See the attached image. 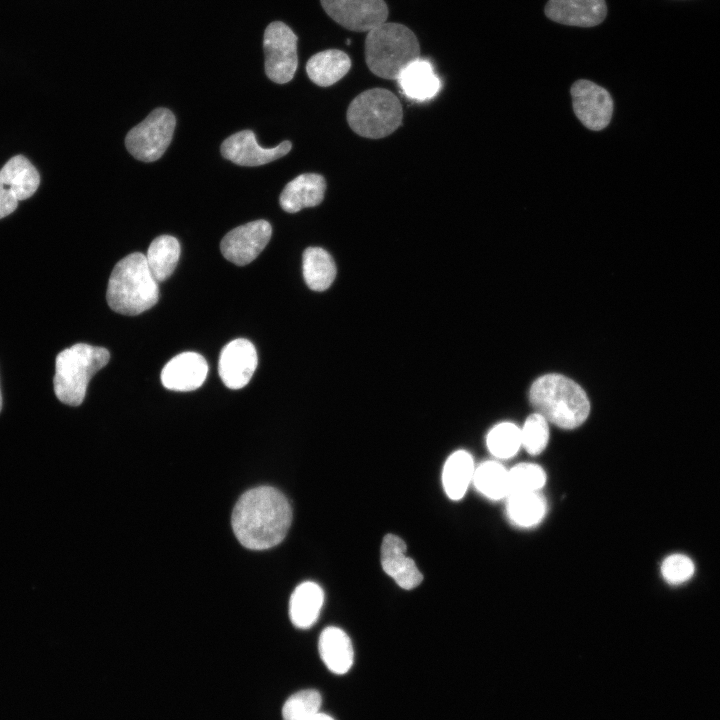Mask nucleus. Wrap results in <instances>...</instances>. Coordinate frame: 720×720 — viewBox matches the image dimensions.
I'll return each mask as SVG.
<instances>
[{"label": "nucleus", "mask_w": 720, "mask_h": 720, "mask_svg": "<svg viewBox=\"0 0 720 720\" xmlns=\"http://www.w3.org/2000/svg\"><path fill=\"white\" fill-rule=\"evenodd\" d=\"M292 521V509L283 493L260 486L246 491L236 502L231 524L240 544L265 550L279 544Z\"/></svg>", "instance_id": "nucleus-1"}, {"label": "nucleus", "mask_w": 720, "mask_h": 720, "mask_svg": "<svg viewBox=\"0 0 720 720\" xmlns=\"http://www.w3.org/2000/svg\"><path fill=\"white\" fill-rule=\"evenodd\" d=\"M106 299L113 311L128 316L138 315L157 303L158 282L152 276L144 254L131 253L114 266Z\"/></svg>", "instance_id": "nucleus-2"}, {"label": "nucleus", "mask_w": 720, "mask_h": 720, "mask_svg": "<svg viewBox=\"0 0 720 720\" xmlns=\"http://www.w3.org/2000/svg\"><path fill=\"white\" fill-rule=\"evenodd\" d=\"M529 398L537 413L563 429L580 426L590 412L584 390L560 374L539 377L530 388Z\"/></svg>", "instance_id": "nucleus-3"}, {"label": "nucleus", "mask_w": 720, "mask_h": 720, "mask_svg": "<svg viewBox=\"0 0 720 720\" xmlns=\"http://www.w3.org/2000/svg\"><path fill=\"white\" fill-rule=\"evenodd\" d=\"M420 57L414 32L401 23H383L367 33L365 61L376 76L396 80L401 71Z\"/></svg>", "instance_id": "nucleus-4"}, {"label": "nucleus", "mask_w": 720, "mask_h": 720, "mask_svg": "<svg viewBox=\"0 0 720 720\" xmlns=\"http://www.w3.org/2000/svg\"><path fill=\"white\" fill-rule=\"evenodd\" d=\"M110 359L107 349L77 343L62 350L56 357L53 379L56 397L64 404L79 406L91 377Z\"/></svg>", "instance_id": "nucleus-5"}, {"label": "nucleus", "mask_w": 720, "mask_h": 720, "mask_svg": "<svg viewBox=\"0 0 720 720\" xmlns=\"http://www.w3.org/2000/svg\"><path fill=\"white\" fill-rule=\"evenodd\" d=\"M402 106L397 96L383 88L360 93L350 103L347 121L358 135L379 139L390 135L402 122Z\"/></svg>", "instance_id": "nucleus-6"}, {"label": "nucleus", "mask_w": 720, "mask_h": 720, "mask_svg": "<svg viewBox=\"0 0 720 720\" xmlns=\"http://www.w3.org/2000/svg\"><path fill=\"white\" fill-rule=\"evenodd\" d=\"M176 119L167 108H156L126 135L128 152L143 162L158 160L171 143Z\"/></svg>", "instance_id": "nucleus-7"}, {"label": "nucleus", "mask_w": 720, "mask_h": 720, "mask_svg": "<svg viewBox=\"0 0 720 720\" xmlns=\"http://www.w3.org/2000/svg\"><path fill=\"white\" fill-rule=\"evenodd\" d=\"M298 37L284 22L273 21L265 29L263 50L265 73L278 84L291 81L298 67Z\"/></svg>", "instance_id": "nucleus-8"}, {"label": "nucleus", "mask_w": 720, "mask_h": 720, "mask_svg": "<svg viewBox=\"0 0 720 720\" xmlns=\"http://www.w3.org/2000/svg\"><path fill=\"white\" fill-rule=\"evenodd\" d=\"M326 14L342 27L369 32L386 22L388 6L384 0H320Z\"/></svg>", "instance_id": "nucleus-9"}, {"label": "nucleus", "mask_w": 720, "mask_h": 720, "mask_svg": "<svg viewBox=\"0 0 720 720\" xmlns=\"http://www.w3.org/2000/svg\"><path fill=\"white\" fill-rule=\"evenodd\" d=\"M271 235L272 227L268 221L255 220L229 231L221 240L220 250L228 261L244 266L263 251Z\"/></svg>", "instance_id": "nucleus-10"}, {"label": "nucleus", "mask_w": 720, "mask_h": 720, "mask_svg": "<svg viewBox=\"0 0 720 720\" xmlns=\"http://www.w3.org/2000/svg\"><path fill=\"white\" fill-rule=\"evenodd\" d=\"M576 116L589 129L601 130L610 122L613 102L609 93L589 80H578L571 87Z\"/></svg>", "instance_id": "nucleus-11"}, {"label": "nucleus", "mask_w": 720, "mask_h": 720, "mask_svg": "<svg viewBox=\"0 0 720 720\" xmlns=\"http://www.w3.org/2000/svg\"><path fill=\"white\" fill-rule=\"evenodd\" d=\"M292 144L283 141L273 148L261 147L252 130H242L226 138L221 144L222 156L240 166H260L277 160L290 152Z\"/></svg>", "instance_id": "nucleus-12"}, {"label": "nucleus", "mask_w": 720, "mask_h": 720, "mask_svg": "<svg viewBox=\"0 0 720 720\" xmlns=\"http://www.w3.org/2000/svg\"><path fill=\"white\" fill-rule=\"evenodd\" d=\"M257 362L254 345L244 338L235 339L221 351L218 364L220 378L230 389L243 388L252 378Z\"/></svg>", "instance_id": "nucleus-13"}, {"label": "nucleus", "mask_w": 720, "mask_h": 720, "mask_svg": "<svg viewBox=\"0 0 720 720\" xmlns=\"http://www.w3.org/2000/svg\"><path fill=\"white\" fill-rule=\"evenodd\" d=\"M208 364L196 352H183L173 357L162 369L163 386L173 391H193L206 380Z\"/></svg>", "instance_id": "nucleus-14"}, {"label": "nucleus", "mask_w": 720, "mask_h": 720, "mask_svg": "<svg viewBox=\"0 0 720 720\" xmlns=\"http://www.w3.org/2000/svg\"><path fill=\"white\" fill-rule=\"evenodd\" d=\"M545 14L560 24L593 27L605 19L607 6L605 0H549Z\"/></svg>", "instance_id": "nucleus-15"}, {"label": "nucleus", "mask_w": 720, "mask_h": 720, "mask_svg": "<svg viewBox=\"0 0 720 720\" xmlns=\"http://www.w3.org/2000/svg\"><path fill=\"white\" fill-rule=\"evenodd\" d=\"M406 549L401 538L387 534L381 545V565L401 588L410 590L422 582L423 575L413 559L406 556Z\"/></svg>", "instance_id": "nucleus-16"}, {"label": "nucleus", "mask_w": 720, "mask_h": 720, "mask_svg": "<svg viewBox=\"0 0 720 720\" xmlns=\"http://www.w3.org/2000/svg\"><path fill=\"white\" fill-rule=\"evenodd\" d=\"M402 94L415 102H427L441 90V80L427 59L419 57L407 65L396 79Z\"/></svg>", "instance_id": "nucleus-17"}, {"label": "nucleus", "mask_w": 720, "mask_h": 720, "mask_svg": "<svg viewBox=\"0 0 720 720\" xmlns=\"http://www.w3.org/2000/svg\"><path fill=\"white\" fill-rule=\"evenodd\" d=\"M325 190L326 181L322 175L301 174L286 184L279 203L284 211L296 213L303 208L319 205L324 199Z\"/></svg>", "instance_id": "nucleus-18"}, {"label": "nucleus", "mask_w": 720, "mask_h": 720, "mask_svg": "<svg viewBox=\"0 0 720 720\" xmlns=\"http://www.w3.org/2000/svg\"><path fill=\"white\" fill-rule=\"evenodd\" d=\"M350 68V57L339 49L320 51L312 55L306 63L309 79L321 87L335 84L348 73Z\"/></svg>", "instance_id": "nucleus-19"}, {"label": "nucleus", "mask_w": 720, "mask_h": 720, "mask_svg": "<svg viewBox=\"0 0 720 720\" xmlns=\"http://www.w3.org/2000/svg\"><path fill=\"white\" fill-rule=\"evenodd\" d=\"M319 653L327 668L336 674L348 672L354 652L349 636L338 627L325 628L319 637Z\"/></svg>", "instance_id": "nucleus-20"}, {"label": "nucleus", "mask_w": 720, "mask_h": 720, "mask_svg": "<svg viewBox=\"0 0 720 720\" xmlns=\"http://www.w3.org/2000/svg\"><path fill=\"white\" fill-rule=\"evenodd\" d=\"M324 601L322 588L314 582H303L293 591L289 615L297 628L307 629L318 619Z\"/></svg>", "instance_id": "nucleus-21"}, {"label": "nucleus", "mask_w": 720, "mask_h": 720, "mask_svg": "<svg viewBox=\"0 0 720 720\" xmlns=\"http://www.w3.org/2000/svg\"><path fill=\"white\" fill-rule=\"evenodd\" d=\"M0 177L18 201L31 197L40 183L38 171L22 155L10 158L0 170Z\"/></svg>", "instance_id": "nucleus-22"}, {"label": "nucleus", "mask_w": 720, "mask_h": 720, "mask_svg": "<svg viewBox=\"0 0 720 720\" xmlns=\"http://www.w3.org/2000/svg\"><path fill=\"white\" fill-rule=\"evenodd\" d=\"M475 467L472 456L464 450L451 454L443 467L442 483L447 496L461 499L472 483Z\"/></svg>", "instance_id": "nucleus-23"}, {"label": "nucleus", "mask_w": 720, "mask_h": 720, "mask_svg": "<svg viewBox=\"0 0 720 720\" xmlns=\"http://www.w3.org/2000/svg\"><path fill=\"white\" fill-rule=\"evenodd\" d=\"M506 510L514 525L530 528L542 521L547 503L540 492H514L507 497Z\"/></svg>", "instance_id": "nucleus-24"}, {"label": "nucleus", "mask_w": 720, "mask_h": 720, "mask_svg": "<svg viewBox=\"0 0 720 720\" xmlns=\"http://www.w3.org/2000/svg\"><path fill=\"white\" fill-rule=\"evenodd\" d=\"M180 251L179 241L171 235H160L151 242L145 257L149 270L158 283L169 278L174 272Z\"/></svg>", "instance_id": "nucleus-25"}, {"label": "nucleus", "mask_w": 720, "mask_h": 720, "mask_svg": "<svg viewBox=\"0 0 720 720\" xmlns=\"http://www.w3.org/2000/svg\"><path fill=\"white\" fill-rule=\"evenodd\" d=\"M302 268L306 284L314 291L328 289L336 276L333 258L320 247H309L304 251Z\"/></svg>", "instance_id": "nucleus-26"}, {"label": "nucleus", "mask_w": 720, "mask_h": 720, "mask_svg": "<svg viewBox=\"0 0 720 720\" xmlns=\"http://www.w3.org/2000/svg\"><path fill=\"white\" fill-rule=\"evenodd\" d=\"M472 483L491 500L507 498L510 494L509 470L496 461H486L476 467Z\"/></svg>", "instance_id": "nucleus-27"}, {"label": "nucleus", "mask_w": 720, "mask_h": 720, "mask_svg": "<svg viewBox=\"0 0 720 720\" xmlns=\"http://www.w3.org/2000/svg\"><path fill=\"white\" fill-rule=\"evenodd\" d=\"M486 441L492 455L507 459L514 456L522 446L521 431L513 423H500L491 429Z\"/></svg>", "instance_id": "nucleus-28"}, {"label": "nucleus", "mask_w": 720, "mask_h": 720, "mask_svg": "<svg viewBox=\"0 0 720 720\" xmlns=\"http://www.w3.org/2000/svg\"><path fill=\"white\" fill-rule=\"evenodd\" d=\"M322 699L317 690H301L291 695L283 705V720H310L320 712Z\"/></svg>", "instance_id": "nucleus-29"}, {"label": "nucleus", "mask_w": 720, "mask_h": 720, "mask_svg": "<svg viewBox=\"0 0 720 720\" xmlns=\"http://www.w3.org/2000/svg\"><path fill=\"white\" fill-rule=\"evenodd\" d=\"M546 483L544 470L530 463H522L509 470L510 493L539 492Z\"/></svg>", "instance_id": "nucleus-30"}, {"label": "nucleus", "mask_w": 720, "mask_h": 720, "mask_svg": "<svg viewBox=\"0 0 720 720\" xmlns=\"http://www.w3.org/2000/svg\"><path fill=\"white\" fill-rule=\"evenodd\" d=\"M521 431V443L531 455L540 454L547 446L549 439L548 421L539 413L531 414L525 421Z\"/></svg>", "instance_id": "nucleus-31"}, {"label": "nucleus", "mask_w": 720, "mask_h": 720, "mask_svg": "<svg viewBox=\"0 0 720 720\" xmlns=\"http://www.w3.org/2000/svg\"><path fill=\"white\" fill-rule=\"evenodd\" d=\"M694 572L695 565L693 561L684 554H671L663 560L661 565V575L671 585L687 582Z\"/></svg>", "instance_id": "nucleus-32"}, {"label": "nucleus", "mask_w": 720, "mask_h": 720, "mask_svg": "<svg viewBox=\"0 0 720 720\" xmlns=\"http://www.w3.org/2000/svg\"><path fill=\"white\" fill-rule=\"evenodd\" d=\"M17 205L18 200L10 189L5 186L0 177V219L13 213L16 210Z\"/></svg>", "instance_id": "nucleus-33"}, {"label": "nucleus", "mask_w": 720, "mask_h": 720, "mask_svg": "<svg viewBox=\"0 0 720 720\" xmlns=\"http://www.w3.org/2000/svg\"><path fill=\"white\" fill-rule=\"evenodd\" d=\"M310 720H334L331 716L318 712Z\"/></svg>", "instance_id": "nucleus-34"}, {"label": "nucleus", "mask_w": 720, "mask_h": 720, "mask_svg": "<svg viewBox=\"0 0 720 720\" xmlns=\"http://www.w3.org/2000/svg\"><path fill=\"white\" fill-rule=\"evenodd\" d=\"M1 409H2V395H1V390H0V412H1Z\"/></svg>", "instance_id": "nucleus-35"}]
</instances>
